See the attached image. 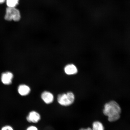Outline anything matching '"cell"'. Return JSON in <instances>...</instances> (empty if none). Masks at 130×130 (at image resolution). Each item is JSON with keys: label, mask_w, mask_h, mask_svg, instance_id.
I'll return each mask as SVG.
<instances>
[{"label": "cell", "mask_w": 130, "mask_h": 130, "mask_svg": "<svg viewBox=\"0 0 130 130\" xmlns=\"http://www.w3.org/2000/svg\"><path fill=\"white\" fill-rule=\"evenodd\" d=\"M20 11L16 7H7L6 10L5 19L7 21L18 22L21 19Z\"/></svg>", "instance_id": "obj_2"}, {"label": "cell", "mask_w": 130, "mask_h": 130, "mask_svg": "<svg viewBox=\"0 0 130 130\" xmlns=\"http://www.w3.org/2000/svg\"><path fill=\"white\" fill-rule=\"evenodd\" d=\"M92 130H104V128L102 123L96 121L93 123Z\"/></svg>", "instance_id": "obj_10"}, {"label": "cell", "mask_w": 130, "mask_h": 130, "mask_svg": "<svg viewBox=\"0 0 130 130\" xmlns=\"http://www.w3.org/2000/svg\"><path fill=\"white\" fill-rule=\"evenodd\" d=\"M6 0H0V4H4L5 2H6Z\"/></svg>", "instance_id": "obj_13"}, {"label": "cell", "mask_w": 130, "mask_h": 130, "mask_svg": "<svg viewBox=\"0 0 130 130\" xmlns=\"http://www.w3.org/2000/svg\"><path fill=\"white\" fill-rule=\"evenodd\" d=\"M5 2L7 7H16L19 4V0H6Z\"/></svg>", "instance_id": "obj_9"}, {"label": "cell", "mask_w": 130, "mask_h": 130, "mask_svg": "<svg viewBox=\"0 0 130 130\" xmlns=\"http://www.w3.org/2000/svg\"><path fill=\"white\" fill-rule=\"evenodd\" d=\"M13 78V75L10 72H6L3 73L1 77V80L5 85H10L12 83Z\"/></svg>", "instance_id": "obj_4"}, {"label": "cell", "mask_w": 130, "mask_h": 130, "mask_svg": "<svg viewBox=\"0 0 130 130\" xmlns=\"http://www.w3.org/2000/svg\"><path fill=\"white\" fill-rule=\"evenodd\" d=\"M41 117L39 113L35 111H31L27 117V121L29 122L37 123L40 121Z\"/></svg>", "instance_id": "obj_5"}, {"label": "cell", "mask_w": 130, "mask_h": 130, "mask_svg": "<svg viewBox=\"0 0 130 130\" xmlns=\"http://www.w3.org/2000/svg\"><path fill=\"white\" fill-rule=\"evenodd\" d=\"M1 130H14L12 127L10 126H5L2 128Z\"/></svg>", "instance_id": "obj_11"}, {"label": "cell", "mask_w": 130, "mask_h": 130, "mask_svg": "<svg viewBox=\"0 0 130 130\" xmlns=\"http://www.w3.org/2000/svg\"><path fill=\"white\" fill-rule=\"evenodd\" d=\"M64 71L68 75H72L76 74L78 72L76 66L74 64H70L67 65L64 68Z\"/></svg>", "instance_id": "obj_7"}, {"label": "cell", "mask_w": 130, "mask_h": 130, "mask_svg": "<svg viewBox=\"0 0 130 130\" xmlns=\"http://www.w3.org/2000/svg\"><path fill=\"white\" fill-rule=\"evenodd\" d=\"M121 108L117 102L111 101L106 104L103 110L104 114L108 117L110 122L116 121L120 118Z\"/></svg>", "instance_id": "obj_1"}, {"label": "cell", "mask_w": 130, "mask_h": 130, "mask_svg": "<svg viewBox=\"0 0 130 130\" xmlns=\"http://www.w3.org/2000/svg\"><path fill=\"white\" fill-rule=\"evenodd\" d=\"M26 130H38V129L36 127L31 126L27 128Z\"/></svg>", "instance_id": "obj_12"}, {"label": "cell", "mask_w": 130, "mask_h": 130, "mask_svg": "<svg viewBox=\"0 0 130 130\" xmlns=\"http://www.w3.org/2000/svg\"><path fill=\"white\" fill-rule=\"evenodd\" d=\"M79 130H92V129L90 128H88L87 129H84V128H82Z\"/></svg>", "instance_id": "obj_14"}, {"label": "cell", "mask_w": 130, "mask_h": 130, "mask_svg": "<svg viewBox=\"0 0 130 130\" xmlns=\"http://www.w3.org/2000/svg\"><path fill=\"white\" fill-rule=\"evenodd\" d=\"M41 98L45 103L47 104L52 103L54 99L53 94L47 91H45L42 93Z\"/></svg>", "instance_id": "obj_6"}, {"label": "cell", "mask_w": 130, "mask_h": 130, "mask_svg": "<svg viewBox=\"0 0 130 130\" xmlns=\"http://www.w3.org/2000/svg\"><path fill=\"white\" fill-rule=\"evenodd\" d=\"M74 100V94L71 92L59 94L57 98L58 103L63 106H67L72 105Z\"/></svg>", "instance_id": "obj_3"}, {"label": "cell", "mask_w": 130, "mask_h": 130, "mask_svg": "<svg viewBox=\"0 0 130 130\" xmlns=\"http://www.w3.org/2000/svg\"><path fill=\"white\" fill-rule=\"evenodd\" d=\"M18 91L20 95L25 96L30 93V89L28 86L25 84H21L18 88Z\"/></svg>", "instance_id": "obj_8"}]
</instances>
